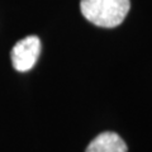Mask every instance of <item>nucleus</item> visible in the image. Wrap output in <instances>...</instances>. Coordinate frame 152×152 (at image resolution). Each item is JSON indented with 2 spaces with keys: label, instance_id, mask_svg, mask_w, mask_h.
<instances>
[{
  "label": "nucleus",
  "instance_id": "2",
  "mask_svg": "<svg viewBox=\"0 0 152 152\" xmlns=\"http://www.w3.org/2000/svg\"><path fill=\"white\" fill-rule=\"evenodd\" d=\"M41 53V41L37 36H28L17 42L12 50L13 67L19 72H27L33 69Z\"/></svg>",
  "mask_w": 152,
  "mask_h": 152
},
{
  "label": "nucleus",
  "instance_id": "1",
  "mask_svg": "<svg viewBox=\"0 0 152 152\" xmlns=\"http://www.w3.org/2000/svg\"><path fill=\"white\" fill-rule=\"evenodd\" d=\"M131 8L129 0H81L80 10L90 23L114 28L122 24Z\"/></svg>",
  "mask_w": 152,
  "mask_h": 152
},
{
  "label": "nucleus",
  "instance_id": "3",
  "mask_svg": "<svg viewBox=\"0 0 152 152\" xmlns=\"http://www.w3.org/2000/svg\"><path fill=\"white\" fill-rule=\"evenodd\" d=\"M85 152H128V147L115 132H103L90 142Z\"/></svg>",
  "mask_w": 152,
  "mask_h": 152
}]
</instances>
